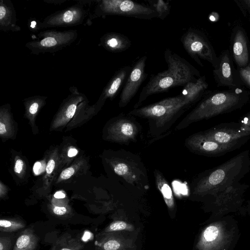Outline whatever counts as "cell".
I'll return each instance as SVG.
<instances>
[{"label": "cell", "instance_id": "52a82bcc", "mask_svg": "<svg viewBox=\"0 0 250 250\" xmlns=\"http://www.w3.org/2000/svg\"><path fill=\"white\" fill-rule=\"evenodd\" d=\"M78 2V3L46 17L43 21L38 22L37 29L71 27L83 23L87 17L89 19V15L84 7L83 3L80 0Z\"/></svg>", "mask_w": 250, "mask_h": 250}, {"label": "cell", "instance_id": "277c9868", "mask_svg": "<svg viewBox=\"0 0 250 250\" xmlns=\"http://www.w3.org/2000/svg\"><path fill=\"white\" fill-rule=\"evenodd\" d=\"M93 12L90 14L87 24L96 18L107 16H121L142 20H151L158 17L157 13L148 5L130 0H97Z\"/></svg>", "mask_w": 250, "mask_h": 250}, {"label": "cell", "instance_id": "2e32d148", "mask_svg": "<svg viewBox=\"0 0 250 250\" xmlns=\"http://www.w3.org/2000/svg\"><path fill=\"white\" fill-rule=\"evenodd\" d=\"M83 243L78 238L65 233L56 240L50 250H83Z\"/></svg>", "mask_w": 250, "mask_h": 250}, {"label": "cell", "instance_id": "f1b7e54d", "mask_svg": "<svg viewBox=\"0 0 250 250\" xmlns=\"http://www.w3.org/2000/svg\"><path fill=\"white\" fill-rule=\"evenodd\" d=\"M243 51V46L240 42H236L233 45V52L236 55H240Z\"/></svg>", "mask_w": 250, "mask_h": 250}, {"label": "cell", "instance_id": "4316f807", "mask_svg": "<svg viewBox=\"0 0 250 250\" xmlns=\"http://www.w3.org/2000/svg\"><path fill=\"white\" fill-rule=\"evenodd\" d=\"M54 214L58 216H62L67 213V208L64 207L55 206L52 209Z\"/></svg>", "mask_w": 250, "mask_h": 250}, {"label": "cell", "instance_id": "44dd1931", "mask_svg": "<svg viewBox=\"0 0 250 250\" xmlns=\"http://www.w3.org/2000/svg\"><path fill=\"white\" fill-rule=\"evenodd\" d=\"M25 227V223L21 220L13 218L1 219L0 230L4 232L17 231Z\"/></svg>", "mask_w": 250, "mask_h": 250}, {"label": "cell", "instance_id": "83f0119b", "mask_svg": "<svg viewBox=\"0 0 250 250\" xmlns=\"http://www.w3.org/2000/svg\"><path fill=\"white\" fill-rule=\"evenodd\" d=\"M222 72L223 76L225 78H229L231 74V70L229 64L227 62H225L222 66Z\"/></svg>", "mask_w": 250, "mask_h": 250}, {"label": "cell", "instance_id": "603a6c76", "mask_svg": "<svg viewBox=\"0 0 250 250\" xmlns=\"http://www.w3.org/2000/svg\"><path fill=\"white\" fill-rule=\"evenodd\" d=\"M219 234L218 228L214 226H211L208 227L204 232V236L205 240L207 241H212L214 240Z\"/></svg>", "mask_w": 250, "mask_h": 250}, {"label": "cell", "instance_id": "ac0fdd59", "mask_svg": "<svg viewBox=\"0 0 250 250\" xmlns=\"http://www.w3.org/2000/svg\"><path fill=\"white\" fill-rule=\"evenodd\" d=\"M154 175L157 188L162 193L167 206L171 207L173 205V196L169 184L159 170H154Z\"/></svg>", "mask_w": 250, "mask_h": 250}, {"label": "cell", "instance_id": "3957f363", "mask_svg": "<svg viewBox=\"0 0 250 250\" xmlns=\"http://www.w3.org/2000/svg\"><path fill=\"white\" fill-rule=\"evenodd\" d=\"M190 105L180 95L165 98L158 102L137 109L128 115L147 119L156 128L162 129L175 121Z\"/></svg>", "mask_w": 250, "mask_h": 250}, {"label": "cell", "instance_id": "d590c367", "mask_svg": "<svg viewBox=\"0 0 250 250\" xmlns=\"http://www.w3.org/2000/svg\"><path fill=\"white\" fill-rule=\"evenodd\" d=\"M54 197L56 198L62 199L64 198L65 197V195L62 191H58L54 194Z\"/></svg>", "mask_w": 250, "mask_h": 250}, {"label": "cell", "instance_id": "8fae6325", "mask_svg": "<svg viewBox=\"0 0 250 250\" xmlns=\"http://www.w3.org/2000/svg\"><path fill=\"white\" fill-rule=\"evenodd\" d=\"M146 60L147 57L143 56L132 67L121 93L119 102L120 107H124L128 104L145 80L147 75L145 72Z\"/></svg>", "mask_w": 250, "mask_h": 250}, {"label": "cell", "instance_id": "30bf717a", "mask_svg": "<svg viewBox=\"0 0 250 250\" xmlns=\"http://www.w3.org/2000/svg\"><path fill=\"white\" fill-rule=\"evenodd\" d=\"M185 145L190 151L208 157H216L239 148L243 144L223 145L207 138L202 132L193 134L185 140Z\"/></svg>", "mask_w": 250, "mask_h": 250}, {"label": "cell", "instance_id": "7a4b0ae2", "mask_svg": "<svg viewBox=\"0 0 250 250\" xmlns=\"http://www.w3.org/2000/svg\"><path fill=\"white\" fill-rule=\"evenodd\" d=\"M250 170L249 151H245L211 169L200 174L192 188L196 193H215L237 182Z\"/></svg>", "mask_w": 250, "mask_h": 250}, {"label": "cell", "instance_id": "e0dca14e", "mask_svg": "<svg viewBox=\"0 0 250 250\" xmlns=\"http://www.w3.org/2000/svg\"><path fill=\"white\" fill-rule=\"evenodd\" d=\"M205 86V83L203 80L198 79L195 82H189L184 85L180 94L191 105L197 99Z\"/></svg>", "mask_w": 250, "mask_h": 250}, {"label": "cell", "instance_id": "cb8c5ba5", "mask_svg": "<svg viewBox=\"0 0 250 250\" xmlns=\"http://www.w3.org/2000/svg\"><path fill=\"white\" fill-rule=\"evenodd\" d=\"M127 227L125 222L118 221L111 223L108 227L106 231H113L125 229Z\"/></svg>", "mask_w": 250, "mask_h": 250}, {"label": "cell", "instance_id": "484cf974", "mask_svg": "<svg viewBox=\"0 0 250 250\" xmlns=\"http://www.w3.org/2000/svg\"><path fill=\"white\" fill-rule=\"evenodd\" d=\"M75 170L73 167H68L61 172L60 178L63 180L68 179L72 176Z\"/></svg>", "mask_w": 250, "mask_h": 250}, {"label": "cell", "instance_id": "e575fe53", "mask_svg": "<svg viewBox=\"0 0 250 250\" xmlns=\"http://www.w3.org/2000/svg\"><path fill=\"white\" fill-rule=\"evenodd\" d=\"M41 167V164L40 162H37L34 166L33 169L34 171V172L36 174H38L39 173V170H40V168Z\"/></svg>", "mask_w": 250, "mask_h": 250}, {"label": "cell", "instance_id": "d6a6232c", "mask_svg": "<svg viewBox=\"0 0 250 250\" xmlns=\"http://www.w3.org/2000/svg\"><path fill=\"white\" fill-rule=\"evenodd\" d=\"M241 124L250 128V114L245 116L240 123Z\"/></svg>", "mask_w": 250, "mask_h": 250}, {"label": "cell", "instance_id": "5b68a950", "mask_svg": "<svg viewBox=\"0 0 250 250\" xmlns=\"http://www.w3.org/2000/svg\"><path fill=\"white\" fill-rule=\"evenodd\" d=\"M111 163L115 174L124 181L138 188H149L146 170L137 155L121 149L115 153Z\"/></svg>", "mask_w": 250, "mask_h": 250}, {"label": "cell", "instance_id": "8992f818", "mask_svg": "<svg viewBox=\"0 0 250 250\" xmlns=\"http://www.w3.org/2000/svg\"><path fill=\"white\" fill-rule=\"evenodd\" d=\"M78 35L76 30H43L37 35L36 40L26 42L25 46L33 55L54 53L70 45Z\"/></svg>", "mask_w": 250, "mask_h": 250}, {"label": "cell", "instance_id": "5bb4252c", "mask_svg": "<svg viewBox=\"0 0 250 250\" xmlns=\"http://www.w3.org/2000/svg\"><path fill=\"white\" fill-rule=\"evenodd\" d=\"M131 42L125 35L117 32H108L100 39V45L108 51L119 53L127 50Z\"/></svg>", "mask_w": 250, "mask_h": 250}, {"label": "cell", "instance_id": "f546056e", "mask_svg": "<svg viewBox=\"0 0 250 250\" xmlns=\"http://www.w3.org/2000/svg\"><path fill=\"white\" fill-rule=\"evenodd\" d=\"M23 162L21 159H18L15 163L14 170L17 173H20L22 170Z\"/></svg>", "mask_w": 250, "mask_h": 250}, {"label": "cell", "instance_id": "1f68e13d", "mask_svg": "<svg viewBox=\"0 0 250 250\" xmlns=\"http://www.w3.org/2000/svg\"><path fill=\"white\" fill-rule=\"evenodd\" d=\"M67 0H43V1L45 3L52 4H59L61 5L64 3Z\"/></svg>", "mask_w": 250, "mask_h": 250}, {"label": "cell", "instance_id": "7402d4cb", "mask_svg": "<svg viewBox=\"0 0 250 250\" xmlns=\"http://www.w3.org/2000/svg\"><path fill=\"white\" fill-rule=\"evenodd\" d=\"M96 246L103 250H117L120 247L118 241L114 239L106 240L104 241H96Z\"/></svg>", "mask_w": 250, "mask_h": 250}, {"label": "cell", "instance_id": "ba28073f", "mask_svg": "<svg viewBox=\"0 0 250 250\" xmlns=\"http://www.w3.org/2000/svg\"><path fill=\"white\" fill-rule=\"evenodd\" d=\"M202 133L207 138L221 144H244L250 138V128L240 123H224Z\"/></svg>", "mask_w": 250, "mask_h": 250}, {"label": "cell", "instance_id": "4dcf8cb0", "mask_svg": "<svg viewBox=\"0 0 250 250\" xmlns=\"http://www.w3.org/2000/svg\"><path fill=\"white\" fill-rule=\"evenodd\" d=\"M55 166V161L53 159H50L47 164L46 167V171L47 174H50L53 171Z\"/></svg>", "mask_w": 250, "mask_h": 250}, {"label": "cell", "instance_id": "9c48e42d", "mask_svg": "<svg viewBox=\"0 0 250 250\" xmlns=\"http://www.w3.org/2000/svg\"><path fill=\"white\" fill-rule=\"evenodd\" d=\"M141 127L134 116L121 115L112 119L107 128V138L111 141L125 145L135 142Z\"/></svg>", "mask_w": 250, "mask_h": 250}, {"label": "cell", "instance_id": "7c38bea8", "mask_svg": "<svg viewBox=\"0 0 250 250\" xmlns=\"http://www.w3.org/2000/svg\"><path fill=\"white\" fill-rule=\"evenodd\" d=\"M132 67L126 65L118 70L111 78L103 90L95 105V108L99 109L107 99L112 100L117 95L123 84L127 80Z\"/></svg>", "mask_w": 250, "mask_h": 250}, {"label": "cell", "instance_id": "d4e9b609", "mask_svg": "<svg viewBox=\"0 0 250 250\" xmlns=\"http://www.w3.org/2000/svg\"><path fill=\"white\" fill-rule=\"evenodd\" d=\"M12 239L9 237H0V250H11L12 248Z\"/></svg>", "mask_w": 250, "mask_h": 250}, {"label": "cell", "instance_id": "4fadbf2b", "mask_svg": "<svg viewBox=\"0 0 250 250\" xmlns=\"http://www.w3.org/2000/svg\"><path fill=\"white\" fill-rule=\"evenodd\" d=\"M17 15L13 4L10 0L0 1V30L7 32H19L21 28L17 24Z\"/></svg>", "mask_w": 250, "mask_h": 250}, {"label": "cell", "instance_id": "9a60e30c", "mask_svg": "<svg viewBox=\"0 0 250 250\" xmlns=\"http://www.w3.org/2000/svg\"><path fill=\"white\" fill-rule=\"evenodd\" d=\"M39 238L31 228L22 231L17 238L13 250H35Z\"/></svg>", "mask_w": 250, "mask_h": 250}, {"label": "cell", "instance_id": "ffe728a7", "mask_svg": "<svg viewBox=\"0 0 250 250\" xmlns=\"http://www.w3.org/2000/svg\"><path fill=\"white\" fill-rule=\"evenodd\" d=\"M47 97L36 95L26 98L24 100L27 112L31 115L36 114L39 109L45 103Z\"/></svg>", "mask_w": 250, "mask_h": 250}, {"label": "cell", "instance_id": "d6986e66", "mask_svg": "<svg viewBox=\"0 0 250 250\" xmlns=\"http://www.w3.org/2000/svg\"><path fill=\"white\" fill-rule=\"evenodd\" d=\"M148 6L154 9L158 14V18L164 20L170 12L171 6L169 3L164 0H148Z\"/></svg>", "mask_w": 250, "mask_h": 250}, {"label": "cell", "instance_id": "836d02e7", "mask_svg": "<svg viewBox=\"0 0 250 250\" xmlns=\"http://www.w3.org/2000/svg\"><path fill=\"white\" fill-rule=\"evenodd\" d=\"M78 153V150L76 148L70 149L67 153V155L69 157H72L76 156Z\"/></svg>", "mask_w": 250, "mask_h": 250}, {"label": "cell", "instance_id": "6da1fadb", "mask_svg": "<svg viewBox=\"0 0 250 250\" xmlns=\"http://www.w3.org/2000/svg\"><path fill=\"white\" fill-rule=\"evenodd\" d=\"M164 57L167 69L151 76L141 91L134 109L139 108L143 102L152 95L197 81L194 77L195 70L186 60L172 53L169 48L165 51Z\"/></svg>", "mask_w": 250, "mask_h": 250}]
</instances>
